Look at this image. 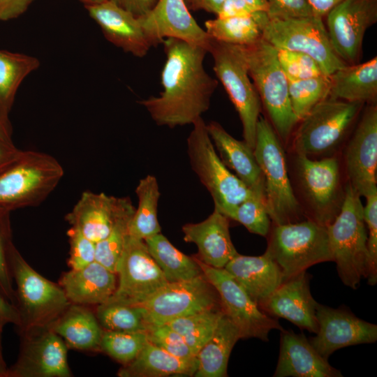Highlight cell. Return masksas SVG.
I'll use <instances>...</instances> for the list:
<instances>
[{
  "mask_svg": "<svg viewBox=\"0 0 377 377\" xmlns=\"http://www.w3.org/2000/svg\"><path fill=\"white\" fill-rule=\"evenodd\" d=\"M296 176L309 217L327 226L339 213L345 195L339 160L295 154Z\"/></svg>",
  "mask_w": 377,
  "mask_h": 377,
  "instance_id": "12",
  "label": "cell"
},
{
  "mask_svg": "<svg viewBox=\"0 0 377 377\" xmlns=\"http://www.w3.org/2000/svg\"><path fill=\"white\" fill-rule=\"evenodd\" d=\"M49 328L61 337L67 347L83 351L99 350L103 329L95 313L87 306L71 303Z\"/></svg>",
  "mask_w": 377,
  "mask_h": 377,
  "instance_id": "30",
  "label": "cell"
},
{
  "mask_svg": "<svg viewBox=\"0 0 377 377\" xmlns=\"http://www.w3.org/2000/svg\"><path fill=\"white\" fill-rule=\"evenodd\" d=\"M280 66L288 81L325 75L310 56L292 50L276 49Z\"/></svg>",
  "mask_w": 377,
  "mask_h": 377,
  "instance_id": "43",
  "label": "cell"
},
{
  "mask_svg": "<svg viewBox=\"0 0 377 377\" xmlns=\"http://www.w3.org/2000/svg\"><path fill=\"white\" fill-rule=\"evenodd\" d=\"M135 210L129 200L108 235L96 243L95 261L115 274L129 237V223Z\"/></svg>",
  "mask_w": 377,
  "mask_h": 377,
  "instance_id": "38",
  "label": "cell"
},
{
  "mask_svg": "<svg viewBox=\"0 0 377 377\" xmlns=\"http://www.w3.org/2000/svg\"><path fill=\"white\" fill-rule=\"evenodd\" d=\"M205 25L211 38L228 44L249 46L262 38L261 29L253 17H216Z\"/></svg>",
  "mask_w": 377,
  "mask_h": 377,
  "instance_id": "36",
  "label": "cell"
},
{
  "mask_svg": "<svg viewBox=\"0 0 377 377\" xmlns=\"http://www.w3.org/2000/svg\"><path fill=\"white\" fill-rule=\"evenodd\" d=\"M12 242L9 216H0V293L15 306V291L8 257Z\"/></svg>",
  "mask_w": 377,
  "mask_h": 377,
  "instance_id": "46",
  "label": "cell"
},
{
  "mask_svg": "<svg viewBox=\"0 0 377 377\" xmlns=\"http://www.w3.org/2000/svg\"><path fill=\"white\" fill-rule=\"evenodd\" d=\"M34 0H0V21L15 19L27 11Z\"/></svg>",
  "mask_w": 377,
  "mask_h": 377,
  "instance_id": "50",
  "label": "cell"
},
{
  "mask_svg": "<svg viewBox=\"0 0 377 377\" xmlns=\"http://www.w3.org/2000/svg\"><path fill=\"white\" fill-rule=\"evenodd\" d=\"M129 200L128 198L85 191L66 216V220L96 243L108 235Z\"/></svg>",
  "mask_w": 377,
  "mask_h": 377,
  "instance_id": "23",
  "label": "cell"
},
{
  "mask_svg": "<svg viewBox=\"0 0 377 377\" xmlns=\"http://www.w3.org/2000/svg\"><path fill=\"white\" fill-rule=\"evenodd\" d=\"M146 333L149 342L175 357L186 360L196 357L182 337L168 324L148 327Z\"/></svg>",
  "mask_w": 377,
  "mask_h": 377,
  "instance_id": "44",
  "label": "cell"
},
{
  "mask_svg": "<svg viewBox=\"0 0 377 377\" xmlns=\"http://www.w3.org/2000/svg\"><path fill=\"white\" fill-rule=\"evenodd\" d=\"M194 258L216 290L224 313L236 325L241 339L254 337L267 341L272 330H283L279 321L264 312L224 268L213 267L196 256Z\"/></svg>",
  "mask_w": 377,
  "mask_h": 377,
  "instance_id": "14",
  "label": "cell"
},
{
  "mask_svg": "<svg viewBox=\"0 0 377 377\" xmlns=\"http://www.w3.org/2000/svg\"><path fill=\"white\" fill-rule=\"evenodd\" d=\"M13 142L0 140V174L13 165L22 154Z\"/></svg>",
  "mask_w": 377,
  "mask_h": 377,
  "instance_id": "52",
  "label": "cell"
},
{
  "mask_svg": "<svg viewBox=\"0 0 377 377\" xmlns=\"http://www.w3.org/2000/svg\"><path fill=\"white\" fill-rule=\"evenodd\" d=\"M2 332L3 329L0 327V377H6L8 367L3 355Z\"/></svg>",
  "mask_w": 377,
  "mask_h": 377,
  "instance_id": "57",
  "label": "cell"
},
{
  "mask_svg": "<svg viewBox=\"0 0 377 377\" xmlns=\"http://www.w3.org/2000/svg\"><path fill=\"white\" fill-rule=\"evenodd\" d=\"M256 10L266 13L267 3L265 0H243Z\"/></svg>",
  "mask_w": 377,
  "mask_h": 377,
  "instance_id": "58",
  "label": "cell"
},
{
  "mask_svg": "<svg viewBox=\"0 0 377 377\" xmlns=\"http://www.w3.org/2000/svg\"><path fill=\"white\" fill-rule=\"evenodd\" d=\"M271 20H288L313 15L308 0H265Z\"/></svg>",
  "mask_w": 377,
  "mask_h": 377,
  "instance_id": "48",
  "label": "cell"
},
{
  "mask_svg": "<svg viewBox=\"0 0 377 377\" xmlns=\"http://www.w3.org/2000/svg\"><path fill=\"white\" fill-rule=\"evenodd\" d=\"M330 85V77L327 75L288 81L290 105L298 122L317 104L329 98Z\"/></svg>",
  "mask_w": 377,
  "mask_h": 377,
  "instance_id": "39",
  "label": "cell"
},
{
  "mask_svg": "<svg viewBox=\"0 0 377 377\" xmlns=\"http://www.w3.org/2000/svg\"><path fill=\"white\" fill-rule=\"evenodd\" d=\"M230 219L243 225L250 232L263 237L268 235L272 226L265 199L253 192L238 205Z\"/></svg>",
  "mask_w": 377,
  "mask_h": 377,
  "instance_id": "42",
  "label": "cell"
},
{
  "mask_svg": "<svg viewBox=\"0 0 377 377\" xmlns=\"http://www.w3.org/2000/svg\"><path fill=\"white\" fill-rule=\"evenodd\" d=\"M138 209L130 221L129 235L145 240L161 232L157 219V207L161 193L156 178L148 175L141 179L135 188Z\"/></svg>",
  "mask_w": 377,
  "mask_h": 377,
  "instance_id": "34",
  "label": "cell"
},
{
  "mask_svg": "<svg viewBox=\"0 0 377 377\" xmlns=\"http://www.w3.org/2000/svg\"><path fill=\"white\" fill-rule=\"evenodd\" d=\"M139 17L149 12L158 0H109Z\"/></svg>",
  "mask_w": 377,
  "mask_h": 377,
  "instance_id": "51",
  "label": "cell"
},
{
  "mask_svg": "<svg viewBox=\"0 0 377 377\" xmlns=\"http://www.w3.org/2000/svg\"><path fill=\"white\" fill-rule=\"evenodd\" d=\"M347 182L361 197L377 191V105H367L345 150Z\"/></svg>",
  "mask_w": 377,
  "mask_h": 377,
  "instance_id": "18",
  "label": "cell"
},
{
  "mask_svg": "<svg viewBox=\"0 0 377 377\" xmlns=\"http://www.w3.org/2000/svg\"><path fill=\"white\" fill-rule=\"evenodd\" d=\"M138 19L155 45L174 38L208 49L211 38L191 15L184 0H158Z\"/></svg>",
  "mask_w": 377,
  "mask_h": 377,
  "instance_id": "20",
  "label": "cell"
},
{
  "mask_svg": "<svg viewBox=\"0 0 377 377\" xmlns=\"http://www.w3.org/2000/svg\"><path fill=\"white\" fill-rule=\"evenodd\" d=\"M207 52L212 56L216 76L223 84L239 114L243 128L244 141L253 149L262 104L251 81L243 46L211 38Z\"/></svg>",
  "mask_w": 377,
  "mask_h": 377,
  "instance_id": "10",
  "label": "cell"
},
{
  "mask_svg": "<svg viewBox=\"0 0 377 377\" xmlns=\"http://www.w3.org/2000/svg\"><path fill=\"white\" fill-rule=\"evenodd\" d=\"M144 241L168 283L189 280L203 274L194 257L178 250L161 232Z\"/></svg>",
  "mask_w": 377,
  "mask_h": 377,
  "instance_id": "33",
  "label": "cell"
},
{
  "mask_svg": "<svg viewBox=\"0 0 377 377\" xmlns=\"http://www.w3.org/2000/svg\"><path fill=\"white\" fill-rule=\"evenodd\" d=\"M184 1H185L186 3L187 4L188 7L191 0H184Z\"/></svg>",
  "mask_w": 377,
  "mask_h": 377,
  "instance_id": "60",
  "label": "cell"
},
{
  "mask_svg": "<svg viewBox=\"0 0 377 377\" xmlns=\"http://www.w3.org/2000/svg\"><path fill=\"white\" fill-rule=\"evenodd\" d=\"M67 234L70 244L68 265L71 269H81L95 261V242L73 227Z\"/></svg>",
  "mask_w": 377,
  "mask_h": 377,
  "instance_id": "47",
  "label": "cell"
},
{
  "mask_svg": "<svg viewBox=\"0 0 377 377\" xmlns=\"http://www.w3.org/2000/svg\"><path fill=\"white\" fill-rule=\"evenodd\" d=\"M8 110L0 103V140L6 142H13V129L8 117Z\"/></svg>",
  "mask_w": 377,
  "mask_h": 377,
  "instance_id": "54",
  "label": "cell"
},
{
  "mask_svg": "<svg viewBox=\"0 0 377 377\" xmlns=\"http://www.w3.org/2000/svg\"><path fill=\"white\" fill-rule=\"evenodd\" d=\"M241 339L239 330L223 313L213 334L196 355L195 377L227 376L231 351Z\"/></svg>",
  "mask_w": 377,
  "mask_h": 377,
  "instance_id": "32",
  "label": "cell"
},
{
  "mask_svg": "<svg viewBox=\"0 0 377 377\" xmlns=\"http://www.w3.org/2000/svg\"><path fill=\"white\" fill-rule=\"evenodd\" d=\"M20 350L15 362L7 369L6 377H71L68 347L49 327L19 332Z\"/></svg>",
  "mask_w": 377,
  "mask_h": 377,
  "instance_id": "15",
  "label": "cell"
},
{
  "mask_svg": "<svg viewBox=\"0 0 377 377\" xmlns=\"http://www.w3.org/2000/svg\"><path fill=\"white\" fill-rule=\"evenodd\" d=\"M8 257L16 286L15 306L20 320L18 332L49 327L71 302L61 286L34 269L13 242L9 247Z\"/></svg>",
  "mask_w": 377,
  "mask_h": 377,
  "instance_id": "3",
  "label": "cell"
},
{
  "mask_svg": "<svg viewBox=\"0 0 377 377\" xmlns=\"http://www.w3.org/2000/svg\"><path fill=\"white\" fill-rule=\"evenodd\" d=\"M40 66L35 57L0 50V103L10 111L23 80Z\"/></svg>",
  "mask_w": 377,
  "mask_h": 377,
  "instance_id": "35",
  "label": "cell"
},
{
  "mask_svg": "<svg viewBox=\"0 0 377 377\" xmlns=\"http://www.w3.org/2000/svg\"><path fill=\"white\" fill-rule=\"evenodd\" d=\"M95 314L104 330L135 332L147 329L139 306L108 300L97 306Z\"/></svg>",
  "mask_w": 377,
  "mask_h": 377,
  "instance_id": "40",
  "label": "cell"
},
{
  "mask_svg": "<svg viewBox=\"0 0 377 377\" xmlns=\"http://www.w3.org/2000/svg\"><path fill=\"white\" fill-rule=\"evenodd\" d=\"M8 324H13L17 327L19 316L15 306L0 293V327L3 329Z\"/></svg>",
  "mask_w": 377,
  "mask_h": 377,
  "instance_id": "53",
  "label": "cell"
},
{
  "mask_svg": "<svg viewBox=\"0 0 377 377\" xmlns=\"http://www.w3.org/2000/svg\"><path fill=\"white\" fill-rule=\"evenodd\" d=\"M314 16L323 18L341 0H308Z\"/></svg>",
  "mask_w": 377,
  "mask_h": 377,
  "instance_id": "55",
  "label": "cell"
},
{
  "mask_svg": "<svg viewBox=\"0 0 377 377\" xmlns=\"http://www.w3.org/2000/svg\"><path fill=\"white\" fill-rule=\"evenodd\" d=\"M363 105L330 98L317 104L298 122L292 142L295 154L332 156L345 142Z\"/></svg>",
  "mask_w": 377,
  "mask_h": 377,
  "instance_id": "7",
  "label": "cell"
},
{
  "mask_svg": "<svg viewBox=\"0 0 377 377\" xmlns=\"http://www.w3.org/2000/svg\"><path fill=\"white\" fill-rule=\"evenodd\" d=\"M265 253L281 267L285 280L318 263L333 261L327 227L308 219L273 224Z\"/></svg>",
  "mask_w": 377,
  "mask_h": 377,
  "instance_id": "9",
  "label": "cell"
},
{
  "mask_svg": "<svg viewBox=\"0 0 377 377\" xmlns=\"http://www.w3.org/2000/svg\"><path fill=\"white\" fill-rule=\"evenodd\" d=\"M262 38L276 49L304 53L312 57L325 75H330L346 64L336 54L323 19L310 17L271 20L260 23Z\"/></svg>",
  "mask_w": 377,
  "mask_h": 377,
  "instance_id": "11",
  "label": "cell"
},
{
  "mask_svg": "<svg viewBox=\"0 0 377 377\" xmlns=\"http://www.w3.org/2000/svg\"><path fill=\"white\" fill-rule=\"evenodd\" d=\"M229 219L214 209L204 221L182 226L184 240L197 246L196 257L209 266L224 268L238 254L231 240Z\"/></svg>",
  "mask_w": 377,
  "mask_h": 377,
  "instance_id": "25",
  "label": "cell"
},
{
  "mask_svg": "<svg viewBox=\"0 0 377 377\" xmlns=\"http://www.w3.org/2000/svg\"><path fill=\"white\" fill-rule=\"evenodd\" d=\"M256 10L243 0H225L216 17H253Z\"/></svg>",
  "mask_w": 377,
  "mask_h": 377,
  "instance_id": "49",
  "label": "cell"
},
{
  "mask_svg": "<svg viewBox=\"0 0 377 377\" xmlns=\"http://www.w3.org/2000/svg\"><path fill=\"white\" fill-rule=\"evenodd\" d=\"M329 98L376 104L377 57L362 64L346 65L330 75Z\"/></svg>",
  "mask_w": 377,
  "mask_h": 377,
  "instance_id": "29",
  "label": "cell"
},
{
  "mask_svg": "<svg viewBox=\"0 0 377 377\" xmlns=\"http://www.w3.org/2000/svg\"><path fill=\"white\" fill-rule=\"evenodd\" d=\"M224 269L258 306L285 280L281 267L266 253L258 256L238 253Z\"/></svg>",
  "mask_w": 377,
  "mask_h": 377,
  "instance_id": "27",
  "label": "cell"
},
{
  "mask_svg": "<svg viewBox=\"0 0 377 377\" xmlns=\"http://www.w3.org/2000/svg\"><path fill=\"white\" fill-rule=\"evenodd\" d=\"M163 43L166 59L161 72L163 91L139 101L158 126L193 124L208 110L218 81L206 71L207 50L174 38Z\"/></svg>",
  "mask_w": 377,
  "mask_h": 377,
  "instance_id": "1",
  "label": "cell"
},
{
  "mask_svg": "<svg viewBox=\"0 0 377 377\" xmlns=\"http://www.w3.org/2000/svg\"><path fill=\"white\" fill-rule=\"evenodd\" d=\"M79 1H81L84 5V6H87L98 4L103 1H105L107 0H79Z\"/></svg>",
  "mask_w": 377,
  "mask_h": 377,
  "instance_id": "59",
  "label": "cell"
},
{
  "mask_svg": "<svg viewBox=\"0 0 377 377\" xmlns=\"http://www.w3.org/2000/svg\"><path fill=\"white\" fill-rule=\"evenodd\" d=\"M187 138L191 168L210 193L214 209L231 219L238 205L252 191L222 162L202 117L193 124Z\"/></svg>",
  "mask_w": 377,
  "mask_h": 377,
  "instance_id": "8",
  "label": "cell"
},
{
  "mask_svg": "<svg viewBox=\"0 0 377 377\" xmlns=\"http://www.w3.org/2000/svg\"><path fill=\"white\" fill-rule=\"evenodd\" d=\"M363 207L364 219L368 228L367 251L368 269L366 279L367 283L374 286L377 282V191L367 197Z\"/></svg>",
  "mask_w": 377,
  "mask_h": 377,
  "instance_id": "45",
  "label": "cell"
},
{
  "mask_svg": "<svg viewBox=\"0 0 377 377\" xmlns=\"http://www.w3.org/2000/svg\"><path fill=\"white\" fill-rule=\"evenodd\" d=\"M224 313L214 308L177 318L167 323L177 332L196 355L215 330Z\"/></svg>",
  "mask_w": 377,
  "mask_h": 377,
  "instance_id": "37",
  "label": "cell"
},
{
  "mask_svg": "<svg viewBox=\"0 0 377 377\" xmlns=\"http://www.w3.org/2000/svg\"><path fill=\"white\" fill-rule=\"evenodd\" d=\"M207 129L215 149L225 165L254 193L265 200V180L252 149L244 141L230 135L216 121H210Z\"/></svg>",
  "mask_w": 377,
  "mask_h": 377,
  "instance_id": "26",
  "label": "cell"
},
{
  "mask_svg": "<svg viewBox=\"0 0 377 377\" xmlns=\"http://www.w3.org/2000/svg\"><path fill=\"white\" fill-rule=\"evenodd\" d=\"M316 320L317 332L309 340L326 360L338 349L377 341V325L360 319L346 308L318 304Z\"/></svg>",
  "mask_w": 377,
  "mask_h": 377,
  "instance_id": "19",
  "label": "cell"
},
{
  "mask_svg": "<svg viewBox=\"0 0 377 377\" xmlns=\"http://www.w3.org/2000/svg\"><path fill=\"white\" fill-rule=\"evenodd\" d=\"M147 328L214 308H222L219 296L202 274L195 278L168 283L138 305Z\"/></svg>",
  "mask_w": 377,
  "mask_h": 377,
  "instance_id": "13",
  "label": "cell"
},
{
  "mask_svg": "<svg viewBox=\"0 0 377 377\" xmlns=\"http://www.w3.org/2000/svg\"><path fill=\"white\" fill-rule=\"evenodd\" d=\"M64 169L53 156L23 151L17 161L0 174V216L37 206L56 188Z\"/></svg>",
  "mask_w": 377,
  "mask_h": 377,
  "instance_id": "5",
  "label": "cell"
},
{
  "mask_svg": "<svg viewBox=\"0 0 377 377\" xmlns=\"http://www.w3.org/2000/svg\"><path fill=\"white\" fill-rule=\"evenodd\" d=\"M253 153L263 175L266 207L273 224L300 221L302 210L289 178L281 141L269 121L261 116Z\"/></svg>",
  "mask_w": 377,
  "mask_h": 377,
  "instance_id": "4",
  "label": "cell"
},
{
  "mask_svg": "<svg viewBox=\"0 0 377 377\" xmlns=\"http://www.w3.org/2000/svg\"><path fill=\"white\" fill-rule=\"evenodd\" d=\"M251 79L269 122L283 142L298 124L290 105L288 80L277 57V50L263 38L253 45L243 46Z\"/></svg>",
  "mask_w": 377,
  "mask_h": 377,
  "instance_id": "6",
  "label": "cell"
},
{
  "mask_svg": "<svg viewBox=\"0 0 377 377\" xmlns=\"http://www.w3.org/2000/svg\"><path fill=\"white\" fill-rule=\"evenodd\" d=\"M60 286L73 304L100 305L114 294L117 274L96 261L77 269H71L63 274Z\"/></svg>",
  "mask_w": 377,
  "mask_h": 377,
  "instance_id": "28",
  "label": "cell"
},
{
  "mask_svg": "<svg viewBox=\"0 0 377 377\" xmlns=\"http://www.w3.org/2000/svg\"><path fill=\"white\" fill-rule=\"evenodd\" d=\"M84 7L105 38L125 52L143 57L155 46L138 17L113 2L107 0Z\"/></svg>",
  "mask_w": 377,
  "mask_h": 377,
  "instance_id": "22",
  "label": "cell"
},
{
  "mask_svg": "<svg viewBox=\"0 0 377 377\" xmlns=\"http://www.w3.org/2000/svg\"><path fill=\"white\" fill-rule=\"evenodd\" d=\"M274 377H341L304 334L281 331L280 350Z\"/></svg>",
  "mask_w": 377,
  "mask_h": 377,
  "instance_id": "24",
  "label": "cell"
},
{
  "mask_svg": "<svg viewBox=\"0 0 377 377\" xmlns=\"http://www.w3.org/2000/svg\"><path fill=\"white\" fill-rule=\"evenodd\" d=\"M147 342L146 331L124 332L103 330L99 350L124 365L133 360Z\"/></svg>",
  "mask_w": 377,
  "mask_h": 377,
  "instance_id": "41",
  "label": "cell"
},
{
  "mask_svg": "<svg viewBox=\"0 0 377 377\" xmlns=\"http://www.w3.org/2000/svg\"><path fill=\"white\" fill-rule=\"evenodd\" d=\"M118 282L108 300L138 306L168 282L144 240L129 235L118 263Z\"/></svg>",
  "mask_w": 377,
  "mask_h": 377,
  "instance_id": "16",
  "label": "cell"
},
{
  "mask_svg": "<svg viewBox=\"0 0 377 377\" xmlns=\"http://www.w3.org/2000/svg\"><path fill=\"white\" fill-rule=\"evenodd\" d=\"M326 227L339 276L345 286L356 289L367 274V232L360 196L348 182L341 210Z\"/></svg>",
  "mask_w": 377,
  "mask_h": 377,
  "instance_id": "2",
  "label": "cell"
},
{
  "mask_svg": "<svg viewBox=\"0 0 377 377\" xmlns=\"http://www.w3.org/2000/svg\"><path fill=\"white\" fill-rule=\"evenodd\" d=\"M325 17L337 56L347 65L358 64L365 32L377 22V0H341Z\"/></svg>",
  "mask_w": 377,
  "mask_h": 377,
  "instance_id": "17",
  "label": "cell"
},
{
  "mask_svg": "<svg viewBox=\"0 0 377 377\" xmlns=\"http://www.w3.org/2000/svg\"><path fill=\"white\" fill-rule=\"evenodd\" d=\"M197 369L196 357L193 360L175 357L147 342L137 357L124 364L117 373L120 377H165L169 376H194Z\"/></svg>",
  "mask_w": 377,
  "mask_h": 377,
  "instance_id": "31",
  "label": "cell"
},
{
  "mask_svg": "<svg viewBox=\"0 0 377 377\" xmlns=\"http://www.w3.org/2000/svg\"><path fill=\"white\" fill-rule=\"evenodd\" d=\"M306 270L284 280L259 307L267 314L286 319L302 330L316 333L318 303L311 295Z\"/></svg>",
  "mask_w": 377,
  "mask_h": 377,
  "instance_id": "21",
  "label": "cell"
},
{
  "mask_svg": "<svg viewBox=\"0 0 377 377\" xmlns=\"http://www.w3.org/2000/svg\"><path fill=\"white\" fill-rule=\"evenodd\" d=\"M225 0H191L188 7L204 10L217 15Z\"/></svg>",
  "mask_w": 377,
  "mask_h": 377,
  "instance_id": "56",
  "label": "cell"
}]
</instances>
